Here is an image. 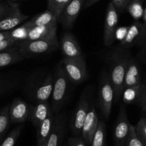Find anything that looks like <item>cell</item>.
<instances>
[{
    "label": "cell",
    "instance_id": "obj_6",
    "mask_svg": "<svg viewBox=\"0 0 146 146\" xmlns=\"http://www.w3.org/2000/svg\"><path fill=\"white\" fill-rule=\"evenodd\" d=\"M117 9H118L113 2H110L107 7L104 34V44L106 46H111L115 39V33L118 22V13Z\"/></svg>",
    "mask_w": 146,
    "mask_h": 146
},
{
    "label": "cell",
    "instance_id": "obj_21",
    "mask_svg": "<svg viewBox=\"0 0 146 146\" xmlns=\"http://www.w3.org/2000/svg\"><path fill=\"white\" fill-rule=\"evenodd\" d=\"M56 114L51 111L48 116L37 128V145L46 143L48 141L49 135L54 126Z\"/></svg>",
    "mask_w": 146,
    "mask_h": 146
},
{
    "label": "cell",
    "instance_id": "obj_7",
    "mask_svg": "<svg viewBox=\"0 0 146 146\" xmlns=\"http://www.w3.org/2000/svg\"><path fill=\"white\" fill-rule=\"evenodd\" d=\"M11 9L8 14L0 19V31H11L22 23L26 22L28 16L21 11L19 6L15 1H11Z\"/></svg>",
    "mask_w": 146,
    "mask_h": 146
},
{
    "label": "cell",
    "instance_id": "obj_17",
    "mask_svg": "<svg viewBox=\"0 0 146 146\" xmlns=\"http://www.w3.org/2000/svg\"><path fill=\"white\" fill-rule=\"evenodd\" d=\"M56 32L57 24L29 28L26 40L52 39L57 38Z\"/></svg>",
    "mask_w": 146,
    "mask_h": 146
},
{
    "label": "cell",
    "instance_id": "obj_9",
    "mask_svg": "<svg viewBox=\"0 0 146 146\" xmlns=\"http://www.w3.org/2000/svg\"><path fill=\"white\" fill-rule=\"evenodd\" d=\"M85 0H71L60 16L59 21L65 29H71L81 12Z\"/></svg>",
    "mask_w": 146,
    "mask_h": 146
},
{
    "label": "cell",
    "instance_id": "obj_42",
    "mask_svg": "<svg viewBox=\"0 0 146 146\" xmlns=\"http://www.w3.org/2000/svg\"><path fill=\"white\" fill-rule=\"evenodd\" d=\"M132 1H141L143 0H132Z\"/></svg>",
    "mask_w": 146,
    "mask_h": 146
},
{
    "label": "cell",
    "instance_id": "obj_15",
    "mask_svg": "<svg viewBox=\"0 0 146 146\" xmlns=\"http://www.w3.org/2000/svg\"><path fill=\"white\" fill-rule=\"evenodd\" d=\"M66 120L65 113L59 112L56 114L54 126L46 143V146H58L65 132Z\"/></svg>",
    "mask_w": 146,
    "mask_h": 146
},
{
    "label": "cell",
    "instance_id": "obj_10",
    "mask_svg": "<svg viewBox=\"0 0 146 146\" xmlns=\"http://www.w3.org/2000/svg\"><path fill=\"white\" fill-rule=\"evenodd\" d=\"M60 46H61L63 54L66 58H84L79 43L71 33H64V35L61 37Z\"/></svg>",
    "mask_w": 146,
    "mask_h": 146
},
{
    "label": "cell",
    "instance_id": "obj_31",
    "mask_svg": "<svg viewBox=\"0 0 146 146\" xmlns=\"http://www.w3.org/2000/svg\"><path fill=\"white\" fill-rule=\"evenodd\" d=\"M135 131L141 141L146 144V118L143 117L135 125Z\"/></svg>",
    "mask_w": 146,
    "mask_h": 146
},
{
    "label": "cell",
    "instance_id": "obj_34",
    "mask_svg": "<svg viewBox=\"0 0 146 146\" xmlns=\"http://www.w3.org/2000/svg\"><path fill=\"white\" fill-rule=\"evenodd\" d=\"M84 138L78 137H71L68 139V146H86Z\"/></svg>",
    "mask_w": 146,
    "mask_h": 146
},
{
    "label": "cell",
    "instance_id": "obj_26",
    "mask_svg": "<svg viewBox=\"0 0 146 146\" xmlns=\"http://www.w3.org/2000/svg\"><path fill=\"white\" fill-rule=\"evenodd\" d=\"M23 128H24L23 125H19L16 127L15 128H14L10 132L8 136L4 139V141H3L0 146H14L20 134H21V131H22Z\"/></svg>",
    "mask_w": 146,
    "mask_h": 146
},
{
    "label": "cell",
    "instance_id": "obj_2",
    "mask_svg": "<svg viewBox=\"0 0 146 146\" xmlns=\"http://www.w3.org/2000/svg\"><path fill=\"white\" fill-rule=\"evenodd\" d=\"M53 78L54 85L51 97V109L53 113L57 114L60 112L61 107L65 102L69 81L66 75L62 64L58 65L56 68Z\"/></svg>",
    "mask_w": 146,
    "mask_h": 146
},
{
    "label": "cell",
    "instance_id": "obj_29",
    "mask_svg": "<svg viewBox=\"0 0 146 146\" xmlns=\"http://www.w3.org/2000/svg\"><path fill=\"white\" fill-rule=\"evenodd\" d=\"M141 85L123 90V94L124 102L131 103L133 101H136L139 95Z\"/></svg>",
    "mask_w": 146,
    "mask_h": 146
},
{
    "label": "cell",
    "instance_id": "obj_37",
    "mask_svg": "<svg viewBox=\"0 0 146 146\" xmlns=\"http://www.w3.org/2000/svg\"><path fill=\"white\" fill-rule=\"evenodd\" d=\"M10 38V31H0V41L3 40L9 39Z\"/></svg>",
    "mask_w": 146,
    "mask_h": 146
},
{
    "label": "cell",
    "instance_id": "obj_36",
    "mask_svg": "<svg viewBox=\"0 0 146 146\" xmlns=\"http://www.w3.org/2000/svg\"><path fill=\"white\" fill-rule=\"evenodd\" d=\"M11 9V4H1L0 3V19L4 18Z\"/></svg>",
    "mask_w": 146,
    "mask_h": 146
},
{
    "label": "cell",
    "instance_id": "obj_25",
    "mask_svg": "<svg viewBox=\"0 0 146 146\" xmlns=\"http://www.w3.org/2000/svg\"><path fill=\"white\" fill-rule=\"evenodd\" d=\"M128 11L131 17L135 20H138L143 17L144 11L143 7L141 4V1H132L129 3V4L127 7Z\"/></svg>",
    "mask_w": 146,
    "mask_h": 146
},
{
    "label": "cell",
    "instance_id": "obj_28",
    "mask_svg": "<svg viewBox=\"0 0 146 146\" xmlns=\"http://www.w3.org/2000/svg\"><path fill=\"white\" fill-rule=\"evenodd\" d=\"M28 31V27L22 24L19 27H17L10 31V38L16 40L17 42L24 41L27 38Z\"/></svg>",
    "mask_w": 146,
    "mask_h": 146
},
{
    "label": "cell",
    "instance_id": "obj_30",
    "mask_svg": "<svg viewBox=\"0 0 146 146\" xmlns=\"http://www.w3.org/2000/svg\"><path fill=\"white\" fill-rule=\"evenodd\" d=\"M125 146H146L145 143L143 142L141 138L138 136L135 131V127L133 125H131V132Z\"/></svg>",
    "mask_w": 146,
    "mask_h": 146
},
{
    "label": "cell",
    "instance_id": "obj_23",
    "mask_svg": "<svg viewBox=\"0 0 146 146\" xmlns=\"http://www.w3.org/2000/svg\"><path fill=\"white\" fill-rule=\"evenodd\" d=\"M71 1V0H48L47 9L54 13L58 20H59L61 13Z\"/></svg>",
    "mask_w": 146,
    "mask_h": 146
},
{
    "label": "cell",
    "instance_id": "obj_32",
    "mask_svg": "<svg viewBox=\"0 0 146 146\" xmlns=\"http://www.w3.org/2000/svg\"><path fill=\"white\" fill-rule=\"evenodd\" d=\"M136 102L141 107L143 112L146 115V85L145 84L141 85L139 95H138Z\"/></svg>",
    "mask_w": 146,
    "mask_h": 146
},
{
    "label": "cell",
    "instance_id": "obj_19",
    "mask_svg": "<svg viewBox=\"0 0 146 146\" xmlns=\"http://www.w3.org/2000/svg\"><path fill=\"white\" fill-rule=\"evenodd\" d=\"M141 85L140 69L136 61L131 58L124 78L123 90Z\"/></svg>",
    "mask_w": 146,
    "mask_h": 146
},
{
    "label": "cell",
    "instance_id": "obj_5",
    "mask_svg": "<svg viewBox=\"0 0 146 146\" xmlns=\"http://www.w3.org/2000/svg\"><path fill=\"white\" fill-rule=\"evenodd\" d=\"M99 106L103 115L108 119L111 115L113 103L114 101V89L108 74H104L100 82Z\"/></svg>",
    "mask_w": 146,
    "mask_h": 146
},
{
    "label": "cell",
    "instance_id": "obj_27",
    "mask_svg": "<svg viewBox=\"0 0 146 146\" xmlns=\"http://www.w3.org/2000/svg\"><path fill=\"white\" fill-rule=\"evenodd\" d=\"M9 109V107H5L0 111V141L9 124L10 118Z\"/></svg>",
    "mask_w": 146,
    "mask_h": 146
},
{
    "label": "cell",
    "instance_id": "obj_43",
    "mask_svg": "<svg viewBox=\"0 0 146 146\" xmlns=\"http://www.w3.org/2000/svg\"><path fill=\"white\" fill-rule=\"evenodd\" d=\"M1 84L0 83V89H1Z\"/></svg>",
    "mask_w": 146,
    "mask_h": 146
},
{
    "label": "cell",
    "instance_id": "obj_12",
    "mask_svg": "<svg viewBox=\"0 0 146 146\" xmlns=\"http://www.w3.org/2000/svg\"><path fill=\"white\" fill-rule=\"evenodd\" d=\"M145 35V26L139 21H135L128 27L125 37L121 41V46L124 48H129L141 42Z\"/></svg>",
    "mask_w": 146,
    "mask_h": 146
},
{
    "label": "cell",
    "instance_id": "obj_18",
    "mask_svg": "<svg viewBox=\"0 0 146 146\" xmlns=\"http://www.w3.org/2000/svg\"><path fill=\"white\" fill-rule=\"evenodd\" d=\"M35 104L34 106H31L29 120L37 129L41 123L46 118L51 109L48 102H39Z\"/></svg>",
    "mask_w": 146,
    "mask_h": 146
},
{
    "label": "cell",
    "instance_id": "obj_39",
    "mask_svg": "<svg viewBox=\"0 0 146 146\" xmlns=\"http://www.w3.org/2000/svg\"><path fill=\"white\" fill-rule=\"evenodd\" d=\"M143 19H144V21H145V23H146V9H145V11H144Z\"/></svg>",
    "mask_w": 146,
    "mask_h": 146
},
{
    "label": "cell",
    "instance_id": "obj_22",
    "mask_svg": "<svg viewBox=\"0 0 146 146\" xmlns=\"http://www.w3.org/2000/svg\"><path fill=\"white\" fill-rule=\"evenodd\" d=\"M23 59L24 56L21 54L17 45L0 52V68L9 66L19 62Z\"/></svg>",
    "mask_w": 146,
    "mask_h": 146
},
{
    "label": "cell",
    "instance_id": "obj_14",
    "mask_svg": "<svg viewBox=\"0 0 146 146\" xmlns=\"http://www.w3.org/2000/svg\"><path fill=\"white\" fill-rule=\"evenodd\" d=\"M31 106L23 100L17 98L9 109L10 121L12 123H23L29 119Z\"/></svg>",
    "mask_w": 146,
    "mask_h": 146
},
{
    "label": "cell",
    "instance_id": "obj_1",
    "mask_svg": "<svg viewBox=\"0 0 146 146\" xmlns=\"http://www.w3.org/2000/svg\"><path fill=\"white\" fill-rule=\"evenodd\" d=\"M131 58L128 48L120 46L113 49L109 57V75L114 89V101L118 102L123 91L124 78Z\"/></svg>",
    "mask_w": 146,
    "mask_h": 146
},
{
    "label": "cell",
    "instance_id": "obj_40",
    "mask_svg": "<svg viewBox=\"0 0 146 146\" xmlns=\"http://www.w3.org/2000/svg\"><path fill=\"white\" fill-rule=\"evenodd\" d=\"M38 146H46V143H43V144H41V145H38Z\"/></svg>",
    "mask_w": 146,
    "mask_h": 146
},
{
    "label": "cell",
    "instance_id": "obj_20",
    "mask_svg": "<svg viewBox=\"0 0 146 146\" xmlns=\"http://www.w3.org/2000/svg\"><path fill=\"white\" fill-rule=\"evenodd\" d=\"M58 19L54 14V13L47 9L46 11L37 14L32 19L24 22V25L29 28L38 27H44V26L51 25V24H57Z\"/></svg>",
    "mask_w": 146,
    "mask_h": 146
},
{
    "label": "cell",
    "instance_id": "obj_35",
    "mask_svg": "<svg viewBox=\"0 0 146 146\" xmlns=\"http://www.w3.org/2000/svg\"><path fill=\"white\" fill-rule=\"evenodd\" d=\"M111 2H113L118 9H123L128 7L131 0H111Z\"/></svg>",
    "mask_w": 146,
    "mask_h": 146
},
{
    "label": "cell",
    "instance_id": "obj_41",
    "mask_svg": "<svg viewBox=\"0 0 146 146\" xmlns=\"http://www.w3.org/2000/svg\"><path fill=\"white\" fill-rule=\"evenodd\" d=\"M12 1H23V0H11Z\"/></svg>",
    "mask_w": 146,
    "mask_h": 146
},
{
    "label": "cell",
    "instance_id": "obj_13",
    "mask_svg": "<svg viewBox=\"0 0 146 146\" xmlns=\"http://www.w3.org/2000/svg\"><path fill=\"white\" fill-rule=\"evenodd\" d=\"M54 85V78L51 74H47L42 81L37 84L31 94L35 103L48 102L51 97Z\"/></svg>",
    "mask_w": 146,
    "mask_h": 146
},
{
    "label": "cell",
    "instance_id": "obj_8",
    "mask_svg": "<svg viewBox=\"0 0 146 146\" xmlns=\"http://www.w3.org/2000/svg\"><path fill=\"white\" fill-rule=\"evenodd\" d=\"M131 124L128 121L126 111L121 107L114 129V141L115 146H125L131 132Z\"/></svg>",
    "mask_w": 146,
    "mask_h": 146
},
{
    "label": "cell",
    "instance_id": "obj_38",
    "mask_svg": "<svg viewBox=\"0 0 146 146\" xmlns=\"http://www.w3.org/2000/svg\"><path fill=\"white\" fill-rule=\"evenodd\" d=\"M100 0H86L85 4H84V7H85V8H88V7L94 5V4H96V3H97Z\"/></svg>",
    "mask_w": 146,
    "mask_h": 146
},
{
    "label": "cell",
    "instance_id": "obj_4",
    "mask_svg": "<svg viewBox=\"0 0 146 146\" xmlns=\"http://www.w3.org/2000/svg\"><path fill=\"white\" fill-rule=\"evenodd\" d=\"M61 64L66 75L71 83L79 84L86 79L87 70L84 57L81 58L64 57Z\"/></svg>",
    "mask_w": 146,
    "mask_h": 146
},
{
    "label": "cell",
    "instance_id": "obj_24",
    "mask_svg": "<svg viewBox=\"0 0 146 146\" xmlns=\"http://www.w3.org/2000/svg\"><path fill=\"white\" fill-rule=\"evenodd\" d=\"M105 123L101 121L98 123V126L93 138L91 146H104L105 141Z\"/></svg>",
    "mask_w": 146,
    "mask_h": 146
},
{
    "label": "cell",
    "instance_id": "obj_3",
    "mask_svg": "<svg viewBox=\"0 0 146 146\" xmlns=\"http://www.w3.org/2000/svg\"><path fill=\"white\" fill-rule=\"evenodd\" d=\"M59 45L57 38L52 39L24 40L17 43V46L23 56L50 53L57 49Z\"/></svg>",
    "mask_w": 146,
    "mask_h": 146
},
{
    "label": "cell",
    "instance_id": "obj_11",
    "mask_svg": "<svg viewBox=\"0 0 146 146\" xmlns=\"http://www.w3.org/2000/svg\"><path fill=\"white\" fill-rule=\"evenodd\" d=\"M89 101L88 98L83 96L77 105L71 124L73 133L76 136H78L80 134H81L84 123L89 111Z\"/></svg>",
    "mask_w": 146,
    "mask_h": 146
},
{
    "label": "cell",
    "instance_id": "obj_16",
    "mask_svg": "<svg viewBox=\"0 0 146 146\" xmlns=\"http://www.w3.org/2000/svg\"><path fill=\"white\" fill-rule=\"evenodd\" d=\"M98 118L96 111L94 106L90 107L88 114L86 117L85 121L81 131V135L86 143L91 144L93 138L98 126Z\"/></svg>",
    "mask_w": 146,
    "mask_h": 146
},
{
    "label": "cell",
    "instance_id": "obj_33",
    "mask_svg": "<svg viewBox=\"0 0 146 146\" xmlns=\"http://www.w3.org/2000/svg\"><path fill=\"white\" fill-rule=\"evenodd\" d=\"M17 41L16 40L12 39V38H9V39L3 40L0 41V52L5 50L9 49V48L14 47L17 45Z\"/></svg>",
    "mask_w": 146,
    "mask_h": 146
}]
</instances>
